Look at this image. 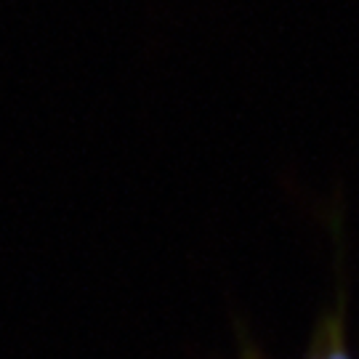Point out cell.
<instances>
[{
    "label": "cell",
    "mask_w": 359,
    "mask_h": 359,
    "mask_svg": "<svg viewBox=\"0 0 359 359\" xmlns=\"http://www.w3.org/2000/svg\"><path fill=\"white\" fill-rule=\"evenodd\" d=\"M309 359H351L344 341V298H338L333 311L320 322L314 351Z\"/></svg>",
    "instance_id": "6da1fadb"
}]
</instances>
